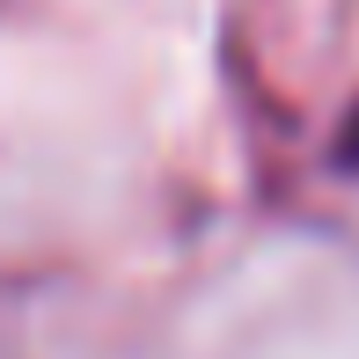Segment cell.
I'll return each instance as SVG.
<instances>
[{
	"label": "cell",
	"mask_w": 359,
	"mask_h": 359,
	"mask_svg": "<svg viewBox=\"0 0 359 359\" xmlns=\"http://www.w3.org/2000/svg\"><path fill=\"white\" fill-rule=\"evenodd\" d=\"M337 161H345V169H359V103H352V118H345V140H337Z\"/></svg>",
	"instance_id": "6da1fadb"
}]
</instances>
